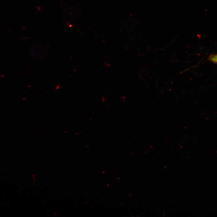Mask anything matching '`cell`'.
<instances>
[{
  "mask_svg": "<svg viewBox=\"0 0 217 217\" xmlns=\"http://www.w3.org/2000/svg\"><path fill=\"white\" fill-rule=\"evenodd\" d=\"M208 60L215 64H217V54H212L208 58Z\"/></svg>",
  "mask_w": 217,
  "mask_h": 217,
  "instance_id": "1",
  "label": "cell"
}]
</instances>
